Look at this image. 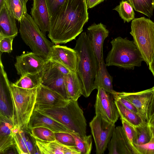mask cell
<instances>
[{
    "mask_svg": "<svg viewBox=\"0 0 154 154\" xmlns=\"http://www.w3.org/2000/svg\"><path fill=\"white\" fill-rule=\"evenodd\" d=\"M85 0H66L50 18L48 36L56 45L66 44L82 32L88 21Z\"/></svg>",
    "mask_w": 154,
    "mask_h": 154,
    "instance_id": "6da1fadb",
    "label": "cell"
},
{
    "mask_svg": "<svg viewBox=\"0 0 154 154\" xmlns=\"http://www.w3.org/2000/svg\"><path fill=\"white\" fill-rule=\"evenodd\" d=\"M73 49L78 57L76 73L82 85L83 95L88 97L94 90V83L99 65L86 32H82L79 35Z\"/></svg>",
    "mask_w": 154,
    "mask_h": 154,
    "instance_id": "7a4b0ae2",
    "label": "cell"
},
{
    "mask_svg": "<svg viewBox=\"0 0 154 154\" xmlns=\"http://www.w3.org/2000/svg\"><path fill=\"white\" fill-rule=\"evenodd\" d=\"M37 88L25 89L11 84L10 93L12 105V120L25 131L29 132L28 124L35 108Z\"/></svg>",
    "mask_w": 154,
    "mask_h": 154,
    "instance_id": "3957f363",
    "label": "cell"
},
{
    "mask_svg": "<svg viewBox=\"0 0 154 154\" xmlns=\"http://www.w3.org/2000/svg\"><path fill=\"white\" fill-rule=\"evenodd\" d=\"M110 43L111 49L105 59L106 66L133 69L135 67L141 66L142 62L144 61L133 41L118 37L113 39Z\"/></svg>",
    "mask_w": 154,
    "mask_h": 154,
    "instance_id": "277c9868",
    "label": "cell"
},
{
    "mask_svg": "<svg viewBox=\"0 0 154 154\" xmlns=\"http://www.w3.org/2000/svg\"><path fill=\"white\" fill-rule=\"evenodd\" d=\"M38 110L63 124L72 132L82 137L86 135V120L77 100H70L63 106Z\"/></svg>",
    "mask_w": 154,
    "mask_h": 154,
    "instance_id": "5b68a950",
    "label": "cell"
},
{
    "mask_svg": "<svg viewBox=\"0 0 154 154\" xmlns=\"http://www.w3.org/2000/svg\"><path fill=\"white\" fill-rule=\"evenodd\" d=\"M20 23L19 32L26 45L45 61L50 60L51 50L54 45L47 39L32 17L26 13Z\"/></svg>",
    "mask_w": 154,
    "mask_h": 154,
    "instance_id": "8992f818",
    "label": "cell"
},
{
    "mask_svg": "<svg viewBox=\"0 0 154 154\" xmlns=\"http://www.w3.org/2000/svg\"><path fill=\"white\" fill-rule=\"evenodd\" d=\"M131 29L134 43L149 66L154 53V23L144 17L134 18Z\"/></svg>",
    "mask_w": 154,
    "mask_h": 154,
    "instance_id": "52a82bcc",
    "label": "cell"
},
{
    "mask_svg": "<svg viewBox=\"0 0 154 154\" xmlns=\"http://www.w3.org/2000/svg\"><path fill=\"white\" fill-rule=\"evenodd\" d=\"M89 126L95 144L96 154L104 153L116 128L115 123L97 114L89 123Z\"/></svg>",
    "mask_w": 154,
    "mask_h": 154,
    "instance_id": "ba28073f",
    "label": "cell"
},
{
    "mask_svg": "<svg viewBox=\"0 0 154 154\" xmlns=\"http://www.w3.org/2000/svg\"><path fill=\"white\" fill-rule=\"evenodd\" d=\"M40 74L41 84L56 91L66 99L69 100L66 90L65 75L57 68L53 61L50 60L46 61Z\"/></svg>",
    "mask_w": 154,
    "mask_h": 154,
    "instance_id": "9c48e42d",
    "label": "cell"
},
{
    "mask_svg": "<svg viewBox=\"0 0 154 154\" xmlns=\"http://www.w3.org/2000/svg\"><path fill=\"white\" fill-rule=\"evenodd\" d=\"M95 114H100L107 121L115 123L119 114L113 95L103 88L97 90L94 105Z\"/></svg>",
    "mask_w": 154,
    "mask_h": 154,
    "instance_id": "30bf717a",
    "label": "cell"
},
{
    "mask_svg": "<svg viewBox=\"0 0 154 154\" xmlns=\"http://www.w3.org/2000/svg\"><path fill=\"white\" fill-rule=\"evenodd\" d=\"M69 100L66 99L56 91L41 84L37 88L34 109L40 110L63 106Z\"/></svg>",
    "mask_w": 154,
    "mask_h": 154,
    "instance_id": "8fae6325",
    "label": "cell"
},
{
    "mask_svg": "<svg viewBox=\"0 0 154 154\" xmlns=\"http://www.w3.org/2000/svg\"><path fill=\"white\" fill-rule=\"evenodd\" d=\"M15 67L17 74L21 76L28 73H40L46 61L32 52L21 54L16 57Z\"/></svg>",
    "mask_w": 154,
    "mask_h": 154,
    "instance_id": "7c38bea8",
    "label": "cell"
},
{
    "mask_svg": "<svg viewBox=\"0 0 154 154\" xmlns=\"http://www.w3.org/2000/svg\"><path fill=\"white\" fill-rule=\"evenodd\" d=\"M50 60L61 64L72 72H77L78 57L73 49L65 46L54 45L51 50Z\"/></svg>",
    "mask_w": 154,
    "mask_h": 154,
    "instance_id": "4fadbf2b",
    "label": "cell"
},
{
    "mask_svg": "<svg viewBox=\"0 0 154 154\" xmlns=\"http://www.w3.org/2000/svg\"><path fill=\"white\" fill-rule=\"evenodd\" d=\"M87 33L97 58L98 65L103 60V45L104 41L108 36L109 31L101 23H94L87 28Z\"/></svg>",
    "mask_w": 154,
    "mask_h": 154,
    "instance_id": "5bb4252c",
    "label": "cell"
},
{
    "mask_svg": "<svg viewBox=\"0 0 154 154\" xmlns=\"http://www.w3.org/2000/svg\"><path fill=\"white\" fill-rule=\"evenodd\" d=\"M154 90V86L151 88L138 92H116L115 94L124 98L131 102L137 109L143 120L146 122L147 107Z\"/></svg>",
    "mask_w": 154,
    "mask_h": 154,
    "instance_id": "9a60e30c",
    "label": "cell"
},
{
    "mask_svg": "<svg viewBox=\"0 0 154 154\" xmlns=\"http://www.w3.org/2000/svg\"><path fill=\"white\" fill-rule=\"evenodd\" d=\"M0 57V116L13 122L12 110L8 98L10 95L11 84L2 61L1 55Z\"/></svg>",
    "mask_w": 154,
    "mask_h": 154,
    "instance_id": "2e32d148",
    "label": "cell"
},
{
    "mask_svg": "<svg viewBox=\"0 0 154 154\" xmlns=\"http://www.w3.org/2000/svg\"><path fill=\"white\" fill-rule=\"evenodd\" d=\"M38 127L48 128L55 132L73 133L63 124L34 109L29 123L28 128L29 130Z\"/></svg>",
    "mask_w": 154,
    "mask_h": 154,
    "instance_id": "e0dca14e",
    "label": "cell"
},
{
    "mask_svg": "<svg viewBox=\"0 0 154 154\" xmlns=\"http://www.w3.org/2000/svg\"><path fill=\"white\" fill-rule=\"evenodd\" d=\"M15 147L18 154H40L36 143L34 144L31 139L26 134V131L21 129L17 125H14L12 129ZM34 140V139H33Z\"/></svg>",
    "mask_w": 154,
    "mask_h": 154,
    "instance_id": "ac0fdd59",
    "label": "cell"
},
{
    "mask_svg": "<svg viewBox=\"0 0 154 154\" xmlns=\"http://www.w3.org/2000/svg\"><path fill=\"white\" fill-rule=\"evenodd\" d=\"M30 14L41 31L45 34L49 29L50 18L46 0H32Z\"/></svg>",
    "mask_w": 154,
    "mask_h": 154,
    "instance_id": "d6986e66",
    "label": "cell"
},
{
    "mask_svg": "<svg viewBox=\"0 0 154 154\" xmlns=\"http://www.w3.org/2000/svg\"><path fill=\"white\" fill-rule=\"evenodd\" d=\"M35 140L40 154H80L75 147L64 145L57 140L50 142Z\"/></svg>",
    "mask_w": 154,
    "mask_h": 154,
    "instance_id": "ffe728a7",
    "label": "cell"
},
{
    "mask_svg": "<svg viewBox=\"0 0 154 154\" xmlns=\"http://www.w3.org/2000/svg\"><path fill=\"white\" fill-rule=\"evenodd\" d=\"M14 126L13 122L10 119L0 116V153H5L12 147L15 146L12 132Z\"/></svg>",
    "mask_w": 154,
    "mask_h": 154,
    "instance_id": "44dd1931",
    "label": "cell"
},
{
    "mask_svg": "<svg viewBox=\"0 0 154 154\" xmlns=\"http://www.w3.org/2000/svg\"><path fill=\"white\" fill-rule=\"evenodd\" d=\"M104 60L99 65L96 74L93 85L94 89L97 90L103 88L106 92L113 95L116 91L114 90L112 85V77L109 73Z\"/></svg>",
    "mask_w": 154,
    "mask_h": 154,
    "instance_id": "7402d4cb",
    "label": "cell"
},
{
    "mask_svg": "<svg viewBox=\"0 0 154 154\" xmlns=\"http://www.w3.org/2000/svg\"><path fill=\"white\" fill-rule=\"evenodd\" d=\"M16 20L5 5L0 9V35L14 38L17 36L18 29Z\"/></svg>",
    "mask_w": 154,
    "mask_h": 154,
    "instance_id": "603a6c76",
    "label": "cell"
},
{
    "mask_svg": "<svg viewBox=\"0 0 154 154\" xmlns=\"http://www.w3.org/2000/svg\"><path fill=\"white\" fill-rule=\"evenodd\" d=\"M65 84L69 100H78L83 95L82 85L76 72H71L65 75Z\"/></svg>",
    "mask_w": 154,
    "mask_h": 154,
    "instance_id": "cb8c5ba5",
    "label": "cell"
},
{
    "mask_svg": "<svg viewBox=\"0 0 154 154\" xmlns=\"http://www.w3.org/2000/svg\"><path fill=\"white\" fill-rule=\"evenodd\" d=\"M119 154H139L128 138L122 126L115 129Z\"/></svg>",
    "mask_w": 154,
    "mask_h": 154,
    "instance_id": "d4e9b609",
    "label": "cell"
},
{
    "mask_svg": "<svg viewBox=\"0 0 154 154\" xmlns=\"http://www.w3.org/2000/svg\"><path fill=\"white\" fill-rule=\"evenodd\" d=\"M114 101L121 119H124L134 127L146 122L143 120L140 115L126 108L119 100L114 99Z\"/></svg>",
    "mask_w": 154,
    "mask_h": 154,
    "instance_id": "484cf974",
    "label": "cell"
},
{
    "mask_svg": "<svg viewBox=\"0 0 154 154\" xmlns=\"http://www.w3.org/2000/svg\"><path fill=\"white\" fill-rule=\"evenodd\" d=\"M26 4L23 0H5V5L8 11L19 22L27 13Z\"/></svg>",
    "mask_w": 154,
    "mask_h": 154,
    "instance_id": "4316f807",
    "label": "cell"
},
{
    "mask_svg": "<svg viewBox=\"0 0 154 154\" xmlns=\"http://www.w3.org/2000/svg\"><path fill=\"white\" fill-rule=\"evenodd\" d=\"M40 73H28L21 76L20 78L14 84L17 87L25 89L37 88L41 84Z\"/></svg>",
    "mask_w": 154,
    "mask_h": 154,
    "instance_id": "83f0119b",
    "label": "cell"
},
{
    "mask_svg": "<svg viewBox=\"0 0 154 154\" xmlns=\"http://www.w3.org/2000/svg\"><path fill=\"white\" fill-rule=\"evenodd\" d=\"M31 136L35 140L50 142L56 140L54 132L43 127H38L29 130Z\"/></svg>",
    "mask_w": 154,
    "mask_h": 154,
    "instance_id": "f1b7e54d",
    "label": "cell"
},
{
    "mask_svg": "<svg viewBox=\"0 0 154 154\" xmlns=\"http://www.w3.org/2000/svg\"><path fill=\"white\" fill-rule=\"evenodd\" d=\"M75 141L76 147L80 154H90L92 148V140L91 135L82 137L72 133Z\"/></svg>",
    "mask_w": 154,
    "mask_h": 154,
    "instance_id": "f546056e",
    "label": "cell"
},
{
    "mask_svg": "<svg viewBox=\"0 0 154 154\" xmlns=\"http://www.w3.org/2000/svg\"><path fill=\"white\" fill-rule=\"evenodd\" d=\"M136 11L151 17L153 14L154 0H128Z\"/></svg>",
    "mask_w": 154,
    "mask_h": 154,
    "instance_id": "4dcf8cb0",
    "label": "cell"
},
{
    "mask_svg": "<svg viewBox=\"0 0 154 154\" xmlns=\"http://www.w3.org/2000/svg\"><path fill=\"white\" fill-rule=\"evenodd\" d=\"M113 10L118 12L124 23H128L134 19L135 14L133 8L128 1L122 0Z\"/></svg>",
    "mask_w": 154,
    "mask_h": 154,
    "instance_id": "1f68e13d",
    "label": "cell"
},
{
    "mask_svg": "<svg viewBox=\"0 0 154 154\" xmlns=\"http://www.w3.org/2000/svg\"><path fill=\"white\" fill-rule=\"evenodd\" d=\"M135 127L137 133V140L135 144L143 145L150 141L152 135L149 126L147 122Z\"/></svg>",
    "mask_w": 154,
    "mask_h": 154,
    "instance_id": "d6a6232c",
    "label": "cell"
},
{
    "mask_svg": "<svg viewBox=\"0 0 154 154\" xmlns=\"http://www.w3.org/2000/svg\"><path fill=\"white\" fill-rule=\"evenodd\" d=\"M121 119L124 131L130 143L134 147V144L136 143L137 140V133L135 127L124 119Z\"/></svg>",
    "mask_w": 154,
    "mask_h": 154,
    "instance_id": "836d02e7",
    "label": "cell"
},
{
    "mask_svg": "<svg viewBox=\"0 0 154 154\" xmlns=\"http://www.w3.org/2000/svg\"><path fill=\"white\" fill-rule=\"evenodd\" d=\"M72 133L54 132L56 140L64 145L76 147L75 139Z\"/></svg>",
    "mask_w": 154,
    "mask_h": 154,
    "instance_id": "e575fe53",
    "label": "cell"
},
{
    "mask_svg": "<svg viewBox=\"0 0 154 154\" xmlns=\"http://www.w3.org/2000/svg\"><path fill=\"white\" fill-rule=\"evenodd\" d=\"M14 37L0 35V51L3 53H11L13 50L12 43Z\"/></svg>",
    "mask_w": 154,
    "mask_h": 154,
    "instance_id": "d590c367",
    "label": "cell"
},
{
    "mask_svg": "<svg viewBox=\"0 0 154 154\" xmlns=\"http://www.w3.org/2000/svg\"><path fill=\"white\" fill-rule=\"evenodd\" d=\"M139 154H154V139L152 136L150 141L143 145L134 144Z\"/></svg>",
    "mask_w": 154,
    "mask_h": 154,
    "instance_id": "8d00e7d4",
    "label": "cell"
},
{
    "mask_svg": "<svg viewBox=\"0 0 154 154\" xmlns=\"http://www.w3.org/2000/svg\"><path fill=\"white\" fill-rule=\"evenodd\" d=\"M65 0H46L50 18L62 5Z\"/></svg>",
    "mask_w": 154,
    "mask_h": 154,
    "instance_id": "74e56055",
    "label": "cell"
},
{
    "mask_svg": "<svg viewBox=\"0 0 154 154\" xmlns=\"http://www.w3.org/2000/svg\"><path fill=\"white\" fill-rule=\"evenodd\" d=\"M114 99L119 100L126 108L133 112L140 115L139 112L137 109L131 102L126 99L119 96L116 94L113 95Z\"/></svg>",
    "mask_w": 154,
    "mask_h": 154,
    "instance_id": "f35d334b",
    "label": "cell"
},
{
    "mask_svg": "<svg viewBox=\"0 0 154 154\" xmlns=\"http://www.w3.org/2000/svg\"><path fill=\"white\" fill-rule=\"evenodd\" d=\"M107 148L109 154H119L116 135L114 130L112 137L108 144Z\"/></svg>",
    "mask_w": 154,
    "mask_h": 154,
    "instance_id": "ab89813d",
    "label": "cell"
},
{
    "mask_svg": "<svg viewBox=\"0 0 154 154\" xmlns=\"http://www.w3.org/2000/svg\"><path fill=\"white\" fill-rule=\"evenodd\" d=\"M154 114V90L149 101L146 112V122H147Z\"/></svg>",
    "mask_w": 154,
    "mask_h": 154,
    "instance_id": "60d3db41",
    "label": "cell"
},
{
    "mask_svg": "<svg viewBox=\"0 0 154 154\" xmlns=\"http://www.w3.org/2000/svg\"><path fill=\"white\" fill-rule=\"evenodd\" d=\"M105 0H85L88 8H91L96 6Z\"/></svg>",
    "mask_w": 154,
    "mask_h": 154,
    "instance_id": "b9f144b4",
    "label": "cell"
},
{
    "mask_svg": "<svg viewBox=\"0 0 154 154\" xmlns=\"http://www.w3.org/2000/svg\"><path fill=\"white\" fill-rule=\"evenodd\" d=\"M149 66V70L152 72L154 76V53L152 57L151 62Z\"/></svg>",
    "mask_w": 154,
    "mask_h": 154,
    "instance_id": "7bdbcfd3",
    "label": "cell"
},
{
    "mask_svg": "<svg viewBox=\"0 0 154 154\" xmlns=\"http://www.w3.org/2000/svg\"><path fill=\"white\" fill-rule=\"evenodd\" d=\"M147 123L149 126L154 125V114Z\"/></svg>",
    "mask_w": 154,
    "mask_h": 154,
    "instance_id": "ee69618b",
    "label": "cell"
},
{
    "mask_svg": "<svg viewBox=\"0 0 154 154\" xmlns=\"http://www.w3.org/2000/svg\"><path fill=\"white\" fill-rule=\"evenodd\" d=\"M149 127L151 134L152 136L154 139V125L149 126Z\"/></svg>",
    "mask_w": 154,
    "mask_h": 154,
    "instance_id": "f6af8a7d",
    "label": "cell"
},
{
    "mask_svg": "<svg viewBox=\"0 0 154 154\" xmlns=\"http://www.w3.org/2000/svg\"><path fill=\"white\" fill-rule=\"evenodd\" d=\"M5 5V0H0V9Z\"/></svg>",
    "mask_w": 154,
    "mask_h": 154,
    "instance_id": "bcb514c9",
    "label": "cell"
},
{
    "mask_svg": "<svg viewBox=\"0 0 154 154\" xmlns=\"http://www.w3.org/2000/svg\"><path fill=\"white\" fill-rule=\"evenodd\" d=\"M29 0H23L24 2L26 4L27 2Z\"/></svg>",
    "mask_w": 154,
    "mask_h": 154,
    "instance_id": "7dc6e473",
    "label": "cell"
},
{
    "mask_svg": "<svg viewBox=\"0 0 154 154\" xmlns=\"http://www.w3.org/2000/svg\"><path fill=\"white\" fill-rule=\"evenodd\" d=\"M153 7H154V4H153Z\"/></svg>",
    "mask_w": 154,
    "mask_h": 154,
    "instance_id": "c3c4849f",
    "label": "cell"
}]
</instances>
